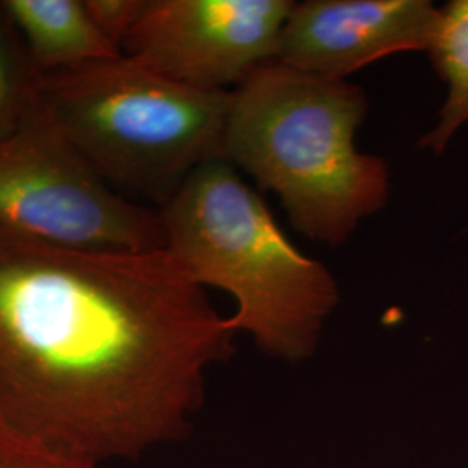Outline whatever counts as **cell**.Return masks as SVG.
<instances>
[{"label": "cell", "instance_id": "obj_1", "mask_svg": "<svg viewBox=\"0 0 468 468\" xmlns=\"http://www.w3.org/2000/svg\"><path fill=\"white\" fill-rule=\"evenodd\" d=\"M236 334L164 250L0 231V425L98 465L183 441Z\"/></svg>", "mask_w": 468, "mask_h": 468}, {"label": "cell", "instance_id": "obj_2", "mask_svg": "<svg viewBox=\"0 0 468 468\" xmlns=\"http://www.w3.org/2000/svg\"><path fill=\"white\" fill-rule=\"evenodd\" d=\"M361 85L274 59L233 90L222 160L274 193L297 233L340 247L390 198V167L359 151Z\"/></svg>", "mask_w": 468, "mask_h": 468}, {"label": "cell", "instance_id": "obj_3", "mask_svg": "<svg viewBox=\"0 0 468 468\" xmlns=\"http://www.w3.org/2000/svg\"><path fill=\"white\" fill-rule=\"evenodd\" d=\"M165 250L203 288L226 292L236 335L269 357L302 363L318 351L340 303L334 272L302 253L261 195L218 158L197 168L160 208Z\"/></svg>", "mask_w": 468, "mask_h": 468}, {"label": "cell", "instance_id": "obj_4", "mask_svg": "<svg viewBox=\"0 0 468 468\" xmlns=\"http://www.w3.org/2000/svg\"><path fill=\"white\" fill-rule=\"evenodd\" d=\"M233 90L179 84L118 56L38 75L35 106L101 177L160 208L186 179L222 158Z\"/></svg>", "mask_w": 468, "mask_h": 468}, {"label": "cell", "instance_id": "obj_5", "mask_svg": "<svg viewBox=\"0 0 468 468\" xmlns=\"http://www.w3.org/2000/svg\"><path fill=\"white\" fill-rule=\"evenodd\" d=\"M0 231L75 250L165 249L160 208L122 197L35 104L0 139Z\"/></svg>", "mask_w": 468, "mask_h": 468}, {"label": "cell", "instance_id": "obj_6", "mask_svg": "<svg viewBox=\"0 0 468 468\" xmlns=\"http://www.w3.org/2000/svg\"><path fill=\"white\" fill-rule=\"evenodd\" d=\"M292 0H146L122 54L179 84L226 92L278 58Z\"/></svg>", "mask_w": 468, "mask_h": 468}, {"label": "cell", "instance_id": "obj_7", "mask_svg": "<svg viewBox=\"0 0 468 468\" xmlns=\"http://www.w3.org/2000/svg\"><path fill=\"white\" fill-rule=\"evenodd\" d=\"M439 7L429 0L295 2L280 35L278 61L344 79L399 52H427Z\"/></svg>", "mask_w": 468, "mask_h": 468}, {"label": "cell", "instance_id": "obj_8", "mask_svg": "<svg viewBox=\"0 0 468 468\" xmlns=\"http://www.w3.org/2000/svg\"><path fill=\"white\" fill-rule=\"evenodd\" d=\"M38 73L122 56L92 21L84 0H2Z\"/></svg>", "mask_w": 468, "mask_h": 468}, {"label": "cell", "instance_id": "obj_9", "mask_svg": "<svg viewBox=\"0 0 468 468\" xmlns=\"http://www.w3.org/2000/svg\"><path fill=\"white\" fill-rule=\"evenodd\" d=\"M429 56L448 96L437 123L419 141L420 150L444 154L452 137L468 123V0H450L439 7Z\"/></svg>", "mask_w": 468, "mask_h": 468}, {"label": "cell", "instance_id": "obj_10", "mask_svg": "<svg viewBox=\"0 0 468 468\" xmlns=\"http://www.w3.org/2000/svg\"><path fill=\"white\" fill-rule=\"evenodd\" d=\"M38 69L0 2V139L15 133L34 108Z\"/></svg>", "mask_w": 468, "mask_h": 468}, {"label": "cell", "instance_id": "obj_11", "mask_svg": "<svg viewBox=\"0 0 468 468\" xmlns=\"http://www.w3.org/2000/svg\"><path fill=\"white\" fill-rule=\"evenodd\" d=\"M0 468H100L37 444L0 425Z\"/></svg>", "mask_w": 468, "mask_h": 468}, {"label": "cell", "instance_id": "obj_12", "mask_svg": "<svg viewBox=\"0 0 468 468\" xmlns=\"http://www.w3.org/2000/svg\"><path fill=\"white\" fill-rule=\"evenodd\" d=\"M101 34L122 50L125 37L141 16L146 0H84Z\"/></svg>", "mask_w": 468, "mask_h": 468}]
</instances>
